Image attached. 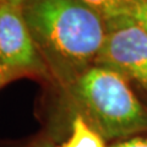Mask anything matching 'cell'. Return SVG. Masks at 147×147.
Returning <instances> with one entry per match:
<instances>
[{"label": "cell", "mask_w": 147, "mask_h": 147, "mask_svg": "<svg viewBox=\"0 0 147 147\" xmlns=\"http://www.w3.org/2000/svg\"><path fill=\"white\" fill-rule=\"evenodd\" d=\"M22 11L52 82L67 90L96 65L107 20L80 0H25Z\"/></svg>", "instance_id": "6da1fadb"}, {"label": "cell", "mask_w": 147, "mask_h": 147, "mask_svg": "<svg viewBox=\"0 0 147 147\" xmlns=\"http://www.w3.org/2000/svg\"><path fill=\"white\" fill-rule=\"evenodd\" d=\"M79 112L104 139H124L147 131V110L129 80L109 67L93 65L66 90Z\"/></svg>", "instance_id": "7a4b0ae2"}, {"label": "cell", "mask_w": 147, "mask_h": 147, "mask_svg": "<svg viewBox=\"0 0 147 147\" xmlns=\"http://www.w3.org/2000/svg\"><path fill=\"white\" fill-rule=\"evenodd\" d=\"M0 69L6 84L24 76L52 81L18 4L0 3Z\"/></svg>", "instance_id": "3957f363"}, {"label": "cell", "mask_w": 147, "mask_h": 147, "mask_svg": "<svg viewBox=\"0 0 147 147\" xmlns=\"http://www.w3.org/2000/svg\"><path fill=\"white\" fill-rule=\"evenodd\" d=\"M96 65L112 69L147 92V31L130 15L107 20V36Z\"/></svg>", "instance_id": "277c9868"}, {"label": "cell", "mask_w": 147, "mask_h": 147, "mask_svg": "<svg viewBox=\"0 0 147 147\" xmlns=\"http://www.w3.org/2000/svg\"><path fill=\"white\" fill-rule=\"evenodd\" d=\"M57 147H107L104 137L92 127L87 120L77 114L71 121V134L70 137Z\"/></svg>", "instance_id": "5b68a950"}, {"label": "cell", "mask_w": 147, "mask_h": 147, "mask_svg": "<svg viewBox=\"0 0 147 147\" xmlns=\"http://www.w3.org/2000/svg\"><path fill=\"white\" fill-rule=\"evenodd\" d=\"M93 10L98 11L105 20L130 15L134 0H80Z\"/></svg>", "instance_id": "8992f818"}, {"label": "cell", "mask_w": 147, "mask_h": 147, "mask_svg": "<svg viewBox=\"0 0 147 147\" xmlns=\"http://www.w3.org/2000/svg\"><path fill=\"white\" fill-rule=\"evenodd\" d=\"M130 16L147 31V0H134Z\"/></svg>", "instance_id": "52a82bcc"}, {"label": "cell", "mask_w": 147, "mask_h": 147, "mask_svg": "<svg viewBox=\"0 0 147 147\" xmlns=\"http://www.w3.org/2000/svg\"><path fill=\"white\" fill-rule=\"evenodd\" d=\"M110 147H147V137L132 136V137H129V139L119 141Z\"/></svg>", "instance_id": "ba28073f"}, {"label": "cell", "mask_w": 147, "mask_h": 147, "mask_svg": "<svg viewBox=\"0 0 147 147\" xmlns=\"http://www.w3.org/2000/svg\"><path fill=\"white\" fill-rule=\"evenodd\" d=\"M26 147H54L52 142H49L47 140H38V141H34L33 144H31L28 146H26Z\"/></svg>", "instance_id": "9c48e42d"}, {"label": "cell", "mask_w": 147, "mask_h": 147, "mask_svg": "<svg viewBox=\"0 0 147 147\" xmlns=\"http://www.w3.org/2000/svg\"><path fill=\"white\" fill-rule=\"evenodd\" d=\"M25 0H0V3H12V4H18V5H22Z\"/></svg>", "instance_id": "30bf717a"}, {"label": "cell", "mask_w": 147, "mask_h": 147, "mask_svg": "<svg viewBox=\"0 0 147 147\" xmlns=\"http://www.w3.org/2000/svg\"><path fill=\"white\" fill-rule=\"evenodd\" d=\"M5 84H6L5 77H4V75H3V71H1V69H0V86L5 85Z\"/></svg>", "instance_id": "8fae6325"}]
</instances>
